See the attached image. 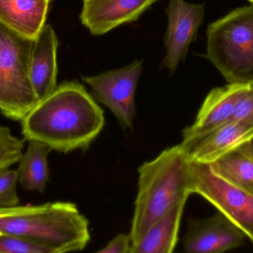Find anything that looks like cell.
Segmentation results:
<instances>
[{"label": "cell", "mask_w": 253, "mask_h": 253, "mask_svg": "<svg viewBox=\"0 0 253 253\" xmlns=\"http://www.w3.org/2000/svg\"><path fill=\"white\" fill-rule=\"evenodd\" d=\"M104 125L102 108L76 81L59 84L21 121L24 139L65 153L88 148Z\"/></svg>", "instance_id": "obj_1"}, {"label": "cell", "mask_w": 253, "mask_h": 253, "mask_svg": "<svg viewBox=\"0 0 253 253\" xmlns=\"http://www.w3.org/2000/svg\"><path fill=\"white\" fill-rule=\"evenodd\" d=\"M138 194L131 224V243L193 193L192 161L182 144L164 150L138 168Z\"/></svg>", "instance_id": "obj_2"}, {"label": "cell", "mask_w": 253, "mask_h": 253, "mask_svg": "<svg viewBox=\"0 0 253 253\" xmlns=\"http://www.w3.org/2000/svg\"><path fill=\"white\" fill-rule=\"evenodd\" d=\"M0 230L65 253L83 251L90 239L88 221L71 202L0 208Z\"/></svg>", "instance_id": "obj_3"}, {"label": "cell", "mask_w": 253, "mask_h": 253, "mask_svg": "<svg viewBox=\"0 0 253 253\" xmlns=\"http://www.w3.org/2000/svg\"><path fill=\"white\" fill-rule=\"evenodd\" d=\"M206 57L229 84L253 83V4L208 25Z\"/></svg>", "instance_id": "obj_4"}, {"label": "cell", "mask_w": 253, "mask_h": 253, "mask_svg": "<svg viewBox=\"0 0 253 253\" xmlns=\"http://www.w3.org/2000/svg\"><path fill=\"white\" fill-rule=\"evenodd\" d=\"M33 44L0 24V111L14 121H22L39 102L30 77Z\"/></svg>", "instance_id": "obj_5"}, {"label": "cell", "mask_w": 253, "mask_h": 253, "mask_svg": "<svg viewBox=\"0 0 253 253\" xmlns=\"http://www.w3.org/2000/svg\"><path fill=\"white\" fill-rule=\"evenodd\" d=\"M193 193L200 195L218 212L240 229L246 238L253 236V194L221 178L211 165L192 161Z\"/></svg>", "instance_id": "obj_6"}, {"label": "cell", "mask_w": 253, "mask_h": 253, "mask_svg": "<svg viewBox=\"0 0 253 253\" xmlns=\"http://www.w3.org/2000/svg\"><path fill=\"white\" fill-rule=\"evenodd\" d=\"M142 67V61L136 60L119 69L83 77L99 102L112 111L122 126L130 129L135 116V89Z\"/></svg>", "instance_id": "obj_7"}, {"label": "cell", "mask_w": 253, "mask_h": 253, "mask_svg": "<svg viewBox=\"0 0 253 253\" xmlns=\"http://www.w3.org/2000/svg\"><path fill=\"white\" fill-rule=\"evenodd\" d=\"M205 4L169 0L166 8L168 28L165 37L166 55L162 66L171 73L185 58L189 46L197 36L205 16Z\"/></svg>", "instance_id": "obj_8"}, {"label": "cell", "mask_w": 253, "mask_h": 253, "mask_svg": "<svg viewBox=\"0 0 253 253\" xmlns=\"http://www.w3.org/2000/svg\"><path fill=\"white\" fill-rule=\"evenodd\" d=\"M251 84H229L212 89L204 101L194 123L183 131L181 144L187 150L196 141L230 122L235 107Z\"/></svg>", "instance_id": "obj_9"}, {"label": "cell", "mask_w": 253, "mask_h": 253, "mask_svg": "<svg viewBox=\"0 0 253 253\" xmlns=\"http://www.w3.org/2000/svg\"><path fill=\"white\" fill-rule=\"evenodd\" d=\"M245 239L240 229L218 212L190 220L183 244L186 253H224L242 246Z\"/></svg>", "instance_id": "obj_10"}, {"label": "cell", "mask_w": 253, "mask_h": 253, "mask_svg": "<svg viewBox=\"0 0 253 253\" xmlns=\"http://www.w3.org/2000/svg\"><path fill=\"white\" fill-rule=\"evenodd\" d=\"M159 0H83L81 23L93 36L138 20Z\"/></svg>", "instance_id": "obj_11"}, {"label": "cell", "mask_w": 253, "mask_h": 253, "mask_svg": "<svg viewBox=\"0 0 253 253\" xmlns=\"http://www.w3.org/2000/svg\"><path fill=\"white\" fill-rule=\"evenodd\" d=\"M253 138V123L230 120L196 141L189 150L191 161L211 164Z\"/></svg>", "instance_id": "obj_12"}, {"label": "cell", "mask_w": 253, "mask_h": 253, "mask_svg": "<svg viewBox=\"0 0 253 253\" xmlns=\"http://www.w3.org/2000/svg\"><path fill=\"white\" fill-rule=\"evenodd\" d=\"M58 47L59 40L53 27L44 25L34 40L30 59V77L39 101L57 87Z\"/></svg>", "instance_id": "obj_13"}, {"label": "cell", "mask_w": 253, "mask_h": 253, "mask_svg": "<svg viewBox=\"0 0 253 253\" xmlns=\"http://www.w3.org/2000/svg\"><path fill=\"white\" fill-rule=\"evenodd\" d=\"M48 0H0V24L34 40L45 25Z\"/></svg>", "instance_id": "obj_14"}, {"label": "cell", "mask_w": 253, "mask_h": 253, "mask_svg": "<svg viewBox=\"0 0 253 253\" xmlns=\"http://www.w3.org/2000/svg\"><path fill=\"white\" fill-rule=\"evenodd\" d=\"M185 205H177L155 223L139 240L131 243L128 253H174Z\"/></svg>", "instance_id": "obj_15"}, {"label": "cell", "mask_w": 253, "mask_h": 253, "mask_svg": "<svg viewBox=\"0 0 253 253\" xmlns=\"http://www.w3.org/2000/svg\"><path fill=\"white\" fill-rule=\"evenodd\" d=\"M50 150L42 143L28 141L16 169L18 181L25 190L44 193L49 179L47 156Z\"/></svg>", "instance_id": "obj_16"}, {"label": "cell", "mask_w": 253, "mask_h": 253, "mask_svg": "<svg viewBox=\"0 0 253 253\" xmlns=\"http://www.w3.org/2000/svg\"><path fill=\"white\" fill-rule=\"evenodd\" d=\"M211 165L221 178L253 194V153L248 144Z\"/></svg>", "instance_id": "obj_17"}, {"label": "cell", "mask_w": 253, "mask_h": 253, "mask_svg": "<svg viewBox=\"0 0 253 253\" xmlns=\"http://www.w3.org/2000/svg\"><path fill=\"white\" fill-rule=\"evenodd\" d=\"M25 139L14 136L7 126H0V170L19 162Z\"/></svg>", "instance_id": "obj_18"}, {"label": "cell", "mask_w": 253, "mask_h": 253, "mask_svg": "<svg viewBox=\"0 0 253 253\" xmlns=\"http://www.w3.org/2000/svg\"><path fill=\"white\" fill-rule=\"evenodd\" d=\"M0 253H65L10 235L0 236Z\"/></svg>", "instance_id": "obj_19"}, {"label": "cell", "mask_w": 253, "mask_h": 253, "mask_svg": "<svg viewBox=\"0 0 253 253\" xmlns=\"http://www.w3.org/2000/svg\"><path fill=\"white\" fill-rule=\"evenodd\" d=\"M18 174L16 170H0V208H13L19 203L17 193Z\"/></svg>", "instance_id": "obj_20"}, {"label": "cell", "mask_w": 253, "mask_h": 253, "mask_svg": "<svg viewBox=\"0 0 253 253\" xmlns=\"http://www.w3.org/2000/svg\"><path fill=\"white\" fill-rule=\"evenodd\" d=\"M231 120L253 123V83L238 101Z\"/></svg>", "instance_id": "obj_21"}, {"label": "cell", "mask_w": 253, "mask_h": 253, "mask_svg": "<svg viewBox=\"0 0 253 253\" xmlns=\"http://www.w3.org/2000/svg\"><path fill=\"white\" fill-rule=\"evenodd\" d=\"M130 245L129 235L121 233L112 239L105 248L95 253H128Z\"/></svg>", "instance_id": "obj_22"}, {"label": "cell", "mask_w": 253, "mask_h": 253, "mask_svg": "<svg viewBox=\"0 0 253 253\" xmlns=\"http://www.w3.org/2000/svg\"><path fill=\"white\" fill-rule=\"evenodd\" d=\"M247 144H248V147H249L250 150H251V151L253 153V138L251 141H250L249 142L247 143Z\"/></svg>", "instance_id": "obj_23"}, {"label": "cell", "mask_w": 253, "mask_h": 253, "mask_svg": "<svg viewBox=\"0 0 253 253\" xmlns=\"http://www.w3.org/2000/svg\"><path fill=\"white\" fill-rule=\"evenodd\" d=\"M248 239H249L251 242L253 244V236H251V237L248 238Z\"/></svg>", "instance_id": "obj_24"}, {"label": "cell", "mask_w": 253, "mask_h": 253, "mask_svg": "<svg viewBox=\"0 0 253 253\" xmlns=\"http://www.w3.org/2000/svg\"><path fill=\"white\" fill-rule=\"evenodd\" d=\"M4 234V233H2V232L0 230V236H1V235Z\"/></svg>", "instance_id": "obj_25"}, {"label": "cell", "mask_w": 253, "mask_h": 253, "mask_svg": "<svg viewBox=\"0 0 253 253\" xmlns=\"http://www.w3.org/2000/svg\"><path fill=\"white\" fill-rule=\"evenodd\" d=\"M250 1H251V3H252V4H253V0H249Z\"/></svg>", "instance_id": "obj_26"}, {"label": "cell", "mask_w": 253, "mask_h": 253, "mask_svg": "<svg viewBox=\"0 0 253 253\" xmlns=\"http://www.w3.org/2000/svg\"><path fill=\"white\" fill-rule=\"evenodd\" d=\"M48 1H51V0H48Z\"/></svg>", "instance_id": "obj_27"}]
</instances>
